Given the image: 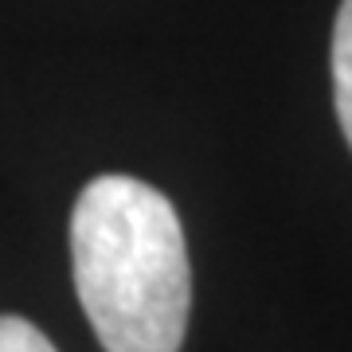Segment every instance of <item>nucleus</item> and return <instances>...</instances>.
Instances as JSON below:
<instances>
[{
	"instance_id": "1",
	"label": "nucleus",
	"mask_w": 352,
	"mask_h": 352,
	"mask_svg": "<svg viewBox=\"0 0 352 352\" xmlns=\"http://www.w3.org/2000/svg\"><path fill=\"white\" fill-rule=\"evenodd\" d=\"M71 270L106 352H180L192 266L164 192L122 173L90 180L71 212Z\"/></svg>"
},
{
	"instance_id": "2",
	"label": "nucleus",
	"mask_w": 352,
	"mask_h": 352,
	"mask_svg": "<svg viewBox=\"0 0 352 352\" xmlns=\"http://www.w3.org/2000/svg\"><path fill=\"white\" fill-rule=\"evenodd\" d=\"M333 102H337L344 141L352 145V0H340L337 24H333Z\"/></svg>"
},
{
	"instance_id": "3",
	"label": "nucleus",
	"mask_w": 352,
	"mask_h": 352,
	"mask_svg": "<svg viewBox=\"0 0 352 352\" xmlns=\"http://www.w3.org/2000/svg\"><path fill=\"white\" fill-rule=\"evenodd\" d=\"M0 352H55V344L32 321L16 314H0Z\"/></svg>"
}]
</instances>
